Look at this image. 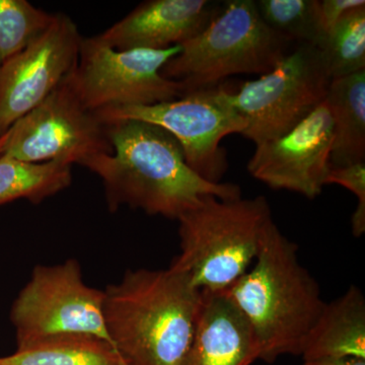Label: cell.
<instances>
[{
  "instance_id": "30bf717a",
  "label": "cell",
  "mask_w": 365,
  "mask_h": 365,
  "mask_svg": "<svg viewBox=\"0 0 365 365\" xmlns=\"http://www.w3.org/2000/svg\"><path fill=\"white\" fill-rule=\"evenodd\" d=\"M112 153L107 124L86 109L71 74L11 127L2 148V155L24 162H62L83 167L91 158Z\"/></svg>"
},
{
  "instance_id": "d6986e66",
  "label": "cell",
  "mask_w": 365,
  "mask_h": 365,
  "mask_svg": "<svg viewBox=\"0 0 365 365\" xmlns=\"http://www.w3.org/2000/svg\"><path fill=\"white\" fill-rule=\"evenodd\" d=\"M331 78L365 71V6L353 9L318 46Z\"/></svg>"
},
{
  "instance_id": "9c48e42d",
  "label": "cell",
  "mask_w": 365,
  "mask_h": 365,
  "mask_svg": "<svg viewBox=\"0 0 365 365\" xmlns=\"http://www.w3.org/2000/svg\"><path fill=\"white\" fill-rule=\"evenodd\" d=\"M180 51L181 45L117 51L97 36L83 38L71 79L91 112L169 102L184 96V91L181 83L163 78L160 71Z\"/></svg>"
},
{
  "instance_id": "52a82bcc",
  "label": "cell",
  "mask_w": 365,
  "mask_h": 365,
  "mask_svg": "<svg viewBox=\"0 0 365 365\" xmlns=\"http://www.w3.org/2000/svg\"><path fill=\"white\" fill-rule=\"evenodd\" d=\"M105 123L138 120L170 132L184 151L187 165L205 181L218 184L227 172L225 136L242 134L244 118L232 107L223 86L185 93L181 98L151 106H128L96 113Z\"/></svg>"
},
{
  "instance_id": "cb8c5ba5",
  "label": "cell",
  "mask_w": 365,
  "mask_h": 365,
  "mask_svg": "<svg viewBox=\"0 0 365 365\" xmlns=\"http://www.w3.org/2000/svg\"><path fill=\"white\" fill-rule=\"evenodd\" d=\"M304 365H365V359L354 357H343V359H324L309 360Z\"/></svg>"
},
{
  "instance_id": "5b68a950",
  "label": "cell",
  "mask_w": 365,
  "mask_h": 365,
  "mask_svg": "<svg viewBox=\"0 0 365 365\" xmlns=\"http://www.w3.org/2000/svg\"><path fill=\"white\" fill-rule=\"evenodd\" d=\"M292 43L266 25L256 1L228 0L200 33L182 43L160 73L181 83L185 95L215 88L235 74L267 73Z\"/></svg>"
},
{
  "instance_id": "2e32d148",
  "label": "cell",
  "mask_w": 365,
  "mask_h": 365,
  "mask_svg": "<svg viewBox=\"0 0 365 365\" xmlns=\"http://www.w3.org/2000/svg\"><path fill=\"white\" fill-rule=\"evenodd\" d=\"M325 103L332 117V167L365 163V71L332 79Z\"/></svg>"
},
{
  "instance_id": "277c9868",
  "label": "cell",
  "mask_w": 365,
  "mask_h": 365,
  "mask_svg": "<svg viewBox=\"0 0 365 365\" xmlns=\"http://www.w3.org/2000/svg\"><path fill=\"white\" fill-rule=\"evenodd\" d=\"M178 222L181 252L170 269L200 292H223L256 260L274 220L264 196L223 200L209 195Z\"/></svg>"
},
{
  "instance_id": "3957f363",
  "label": "cell",
  "mask_w": 365,
  "mask_h": 365,
  "mask_svg": "<svg viewBox=\"0 0 365 365\" xmlns=\"http://www.w3.org/2000/svg\"><path fill=\"white\" fill-rule=\"evenodd\" d=\"M297 251L273 222L253 267L223 290L246 317L259 359L268 364L281 355H302L325 307L318 282L300 263Z\"/></svg>"
},
{
  "instance_id": "e0dca14e",
  "label": "cell",
  "mask_w": 365,
  "mask_h": 365,
  "mask_svg": "<svg viewBox=\"0 0 365 365\" xmlns=\"http://www.w3.org/2000/svg\"><path fill=\"white\" fill-rule=\"evenodd\" d=\"M0 365H128L116 348L88 335H63L37 341L1 357Z\"/></svg>"
},
{
  "instance_id": "603a6c76",
  "label": "cell",
  "mask_w": 365,
  "mask_h": 365,
  "mask_svg": "<svg viewBox=\"0 0 365 365\" xmlns=\"http://www.w3.org/2000/svg\"><path fill=\"white\" fill-rule=\"evenodd\" d=\"M361 6H365L364 0H318L319 21L323 39L350 11Z\"/></svg>"
},
{
  "instance_id": "8fae6325",
  "label": "cell",
  "mask_w": 365,
  "mask_h": 365,
  "mask_svg": "<svg viewBox=\"0 0 365 365\" xmlns=\"http://www.w3.org/2000/svg\"><path fill=\"white\" fill-rule=\"evenodd\" d=\"M83 40L68 16L55 14L40 37L0 66V136L74 71Z\"/></svg>"
},
{
  "instance_id": "44dd1931",
  "label": "cell",
  "mask_w": 365,
  "mask_h": 365,
  "mask_svg": "<svg viewBox=\"0 0 365 365\" xmlns=\"http://www.w3.org/2000/svg\"><path fill=\"white\" fill-rule=\"evenodd\" d=\"M54 16L26 0H0V66L40 37Z\"/></svg>"
},
{
  "instance_id": "9a60e30c",
  "label": "cell",
  "mask_w": 365,
  "mask_h": 365,
  "mask_svg": "<svg viewBox=\"0 0 365 365\" xmlns=\"http://www.w3.org/2000/svg\"><path fill=\"white\" fill-rule=\"evenodd\" d=\"M304 361L354 357L365 359V299L352 285L344 294L325 304L307 336Z\"/></svg>"
},
{
  "instance_id": "7c38bea8",
  "label": "cell",
  "mask_w": 365,
  "mask_h": 365,
  "mask_svg": "<svg viewBox=\"0 0 365 365\" xmlns=\"http://www.w3.org/2000/svg\"><path fill=\"white\" fill-rule=\"evenodd\" d=\"M333 141L332 117L324 101L287 133L256 144L247 169L271 189L313 200L321 195L332 168Z\"/></svg>"
},
{
  "instance_id": "7402d4cb",
  "label": "cell",
  "mask_w": 365,
  "mask_h": 365,
  "mask_svg": "<svg viewBox=\"0 0 365 365\" xmlns=\"http://www.w3.org/2000/svg\"><path fill=\"white\" fill-rule=\"evenodd\" d=\"M326 185L337 184L350 190L357 197V207L351 217L352 235L360 237L365 232V163L345 167H332L326 178Z\"/></svg>"
},
{
  "instance_id": "d4e9b609",
  "label": "cell",
  "mask_w": 365,
  "mask_h": 365,
  "mask_svg": "<svg viewBox=\"0 0 365 365\" xmlns=\"http://www.w3.org/2000/svg\"><path fill=\"white\" fill-rule=\"evenodd\" d=\"M7 138V132L4 135L0 136V155L2 153V148H4V143H6V140Z\"/></svg>"
},
{
  "instance_id": "4fadbf2b",
  "label": "cell",
  "mask_w": 365,
  "mask_h": 365,
  "mask_svg": "<svg viewBox=\"0 0 365 365\" xmlns=\"http://www.w3.org/2000/svg\"><path fill=\"white\" fill-rule=\"evenodd\" d=\"M220 6L207 0H150L98 35L117 50H165L195 37Z\"/></svg>"
},
{
  "instance_id": "8992f818",
  "label": "cell",
  "mask_w": 365,
  "mask_h": 365,
  "mask_svg": "<svg viewBox=\"0 0 365 365\" xmlns=\"http://www.w3.org/2000/svg\"><path fill=\"white\" fill-rule=\"evenodd\" d=\"M331 81L321 50L297 45L267 73L230 91L246 121L242 135L259 144L287 133L325 101Z\"/></svg>"
},
{
  "instance_id": "7a4b0ae2",
  "label": "cell",
  "mask_w": 365,
  "mask_h": 365,
  "mask_svg": "<svg viewBox=\"0 0 365 365\" xmlns=\"http://www.w3.org/2000/svg\"><path fill=\"white\" fill-rule=\"evenodd\" d=\"M201 292L167 270L128 271L104 292L106 329L128 365H185Z\"/></svg>"
},
{
  "instance_id": "5bb4252c",
  "label": "cell",
  "mask_w": 365,
  "mask_h": 365,
  "mask_svg": "<svg viewBox=\"0 0 365 365\" xmlns=\"http://www.w3.org/2000/svg\"><path fill=\"white\" fill-rule=\"evenodd\" d=\"M258 343L246 317L223 292H201L195 333L185 365H250Z\"/></svg>"
},
{
  "instance_id": "ac0fdd59",
  "label": "cell",
  "mask_w": 365,
  "mask_h": 365,
  "mask_svg": "<svg viewBox=\"0 0 365 365\" xmlns=\"http://www.w3.org/2000/svg\"><path fill=\"white\" fill-rule=\"evenodd\" d=\"M71 165L62 162L28 163L0 155V205L28 199L40 203L71 184Z\"/></svg>"
},
{
  "instance_id": "ffe728a7",
  "label": "cell",
  "mask_w": 365,
  "mask_h": 365,
  "mask_svg": "<svg viewBox=\"0 0 365 365\" xmlns=\"http://www.w3.org/2000/svg\"><path fill=\"white\" fill-rule=\"evenodd\" d=\"M256 4L266 25L292 42L318 47L323 40L318 0H259Z\"/></svg>"
},
{
  "instance_id": "6da1fadb",
  "label": "cell",
  "mask_w": 365,
  "mask_h": 365,
  "mask_svg": "<svg viewBox=\"0 0 365 365\" xmlns=\"http://www.w3.org/2000/svg\"><path fill=\"white\" fill-rule=\"evenodd\" d=\"M106 124L113 153L91 158L83 167L102 180L110 210L126 205L178 220L205 196L242 197L237 185L199 177L187 165L177 139L162 127L138 120Z\"/></svg>"
},
{
  "instance_id": "ba28073f",
  "label": "cell",
  "mask_w": 365,
  "mask_h": 365,
  "mask_svg": "<svg viewBox=\"0 0 365 365\" xmlns=\"http://www.w3.org/2000/svg\"><path fill=\"white\" fill-rule=\"evenodd\" d=\"M11 318L18 349L63 335L95 336L111 343L105 325L104 292L86 284L74 259L35 267L14 302Z\"/></svg>"
}]
</instances>
